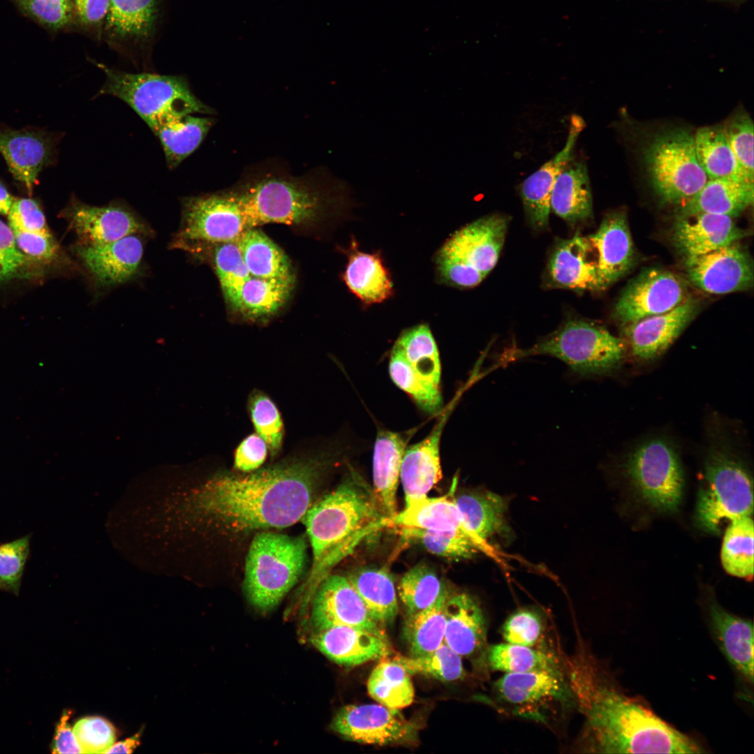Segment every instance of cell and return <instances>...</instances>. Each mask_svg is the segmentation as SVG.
Segmentation results:
<instances>
[{"mask_svg": "<svg viewBox=\"0 0 754 754\" xmlns=\"http://www.w3.org/2000/svg\"><path fill=\"white\" fill-rule=\"evenodd\" d=\"M575 704L566 674L505 673L491 687V705L514 716L547 723L558 709Z\"/></svg>", "mask_w": 754, "mask_h": 754, "instance_id": "7c38bea8", "label": "cell"}, {"mask_svg": "<svg viewBox=\"0 0 754 754\" xmlns=\"http://www.w3.org/2000/svg\"><path fill=\"white\" fill-rule=\"evenodd\" d=\"M15 197L8 191L6 185L0 180V214L8 215Z\"/></svg>", "mask_w": 754, "mask_h": 754, "instance_id": "003e7915", "label": "cell"}, {"mask_svg": "<svg viewBox=\"0 0 754 754\" xmlns=\"http://www.w3.org/2000/svg\"><path fill=\"white\" fill-rule=\"evenodd\" d=\"M753 521L744 516L730 522L721 547L720 559L725 571L733 576L752 578L753 575Z\"/></svg>", "mask_w": 754, "mask_h": 754, "instance_id": "bcb514c9", "label": "cell"}, {"mask_svg": "<svg viewBox=\"0 0 754 754\" xmlns=\"http://www.w3.org/2000/svg\"><path fill=\"white\" fill-rule=\"evenodd\" d=\"M687 288L678 275L661 269H644L621 293L614 316L623 326L666 313L687 298Z\"/></svg>", "mask_w": 754, "mask_h": 754, "instance_id": "2e32d148", "label": "cell"}, {"mask_svg": "<svg viewBox=\"0 0 754 754\" xmlns=\"http://www.w3.org/2000/svg\"><path fill=\"white\" fill-rule=\"evenodd\" d=\"M73 730L82 753H105L116 739L113 725L100 716L84 717Z\"/></svg>", "mask_w": 754, "mask_h": 754, "instance_id": "680465c9", "label": "cell"}, {"mask_svg": "<svg viewBox=\"0 0 754 754\" xmlns=\"http://www.w3.org/2000/svg\"><path fill=\"white\" fill-rule=\"evenodd\" d=\"M570 686L586 717L583 739L587 748L604 753H698L692 739L649 709L603 685L596 670L574 674Z\"/></svg>", "mask_w": 754, "mask_h": 754, "instance_id": "7a4b0ae2", "label": "cell"}, {"mask_svg": "<svg viewBox=\"0 0 754 754\" xmlns=\"http://www.w3.org/2000/svg\"><path fill=\"white\" fill-rule=\"evenodd\" d=\"M454 501L468 528L489 549L493 550L489 540L510 535L507 498L491 491H480L463 493L454 496Z\"/></svg>", "mask_w": 754, "mask_h": 754, "instance_id": "d6a6232c", "label": "cell"}, {"mask_svg": "<svg viewBox=\"0 0 754 754\" xmlns=\"http://www.w3.org/2000/svg\"><path fill=\"white\" fill-rule=\"evenodd\" d=\"M551 211L570 224L592 217L591 189L584 161L572 158L561 171L552 193Z\"/></svg>", "mask_w": 754, "mask_h": 754, "instance_id": "836d02e7", "label": "cell"}, {"mask_svg": "<svg viewBox=\"0 0 754 754\" xmlns=\"http://www.w3.org/2000/svg\"><path fill=\"white\" fill-rule=\"evenodd\" d=\"M398 593L407 615H411L430 607L447 591L433 570L424 565H417L403 575Z\"/></svg>", "mask_w": 754, "mask_h": 754, "instance_id": "681fc988", "label": "cell"}, {"mask_svg": "<svg viewBox=\"0 0 754 754\" xmlns=\"http://www.w3.org/2000/svg\"><path fill=\"white\" fill-rule=\"evenodd\" d=\"M508 223L503 214H489L449 237L435 256L440 283L458 288H471L481 283L498 262Z\"/></svg>", "mask_w": 754, "mask_h": 754, "instance_id": "8992f818", "label": "cell"}, {"mask_svg": "<svg viewBox=\"0 0 754 754\" xmlns=\"http://www.w3.org/2000/svg\"><path fill=\"white\" fill-rule=\"evenodd\" d=\"M547 276L552 288L600 290L596 254L588 237L577 235L559 242L549 259Z\"/></svg>", "mask_w": 754, "mask_h": 754, "instance_id": "83f0119b", "label": "cell"}, {"mask_svg": "<svg viewBox=\"0 0 754 754\" xmlns=\"http://www.w3.org/2000/svg\"><path fill=\"white\" fill-rule=\"evenodd\" d=\"M547 621L543 614L531 607L515 611L501 628L505 642L554 652L547 646Z\"/></svg>", "mask_w": 754, "mask_h": 754, "instance_id": "816d5d0a", "label": "cell"}, {"mask_svg": "<svg viewBox=\"0 0 754 754\" xmlns=\"http://www.w3.org/2000/svg\"><path fill=\"white\" fill-rule=\"evenodd\" d=\"M320 463L285 464L248 475H214L193 493L198 514L223 529L281 528L302 519L312 505Z\"/></svg>", "mask_w": 754, "mask_h": 754, "instance_id": "6da1fadb", "label": "cell"}, {"mask_svg": "<svg viewBox=\"0 0 754 754\" xmlns=\"http://www.w3.org/2000/svg\"><path fill=\"white\" fill-rule=\"evenodd\" d=\"M402 536L418 542L429 552L451 559H471L478 552L487 551L471 538L451 531H433L413 527L398 526Z\"/></svg>", "mask_w": 754, "mask_h": 754, "instance_id": "7dc6e473", "label": "cell"}, {"mask_svg": "<svg viewBox=\"0 0 754 754\" xmlns=\"http://www.w3.org/2000/svg\"><path fill=\"white\" fill-rule=\"evenodd\" d=\"M311 641L329 659L346 667L383 659L392 653L385 631L334 626L317 630Z\"/></svg>", "mask_w": 754, "mask_h": 754, "instance_id": "d4e9b609", "label": "cell"}, {"mask_svg": "<svg viewBox=\"0 0 754 754\" xmlns=\"http://www.w3.org/2000/svg\"><path fill=\"white\" fill-rule=\"evenodd\" d=\"M745 235L732 217L700 212L679 215L672 238L679 251L687 258L737 242Z\"/></svg>", "mask_w": 754, "mask_h": 754, "instance_id": "f1b7e54d", "label": "cell"}, {"mask_svg": "<svg viewBox=\"0 0 754 754\" xmlns=\"http://www.w3.org/2000/svg\"><path fill=\"white\" fill-rule=\"evenodd\" d=\"M369 695L388 708L400 709L412 704L415 691L410 674L398 662L384 660L372 670L367 681Z\"/></svg>", "mask_w": 754, "mask_h": 754, "instance_id": "ee69618b", "label": "cell"}, {"mask_svg": "<svg viewBox=\"0 0 754 754\" xmlns=\"http://www.w3.org/2000/svg\"><path fill=\"white\" fill-rule=\"evenodd\" d=\"M331 727L347 740L378 746L413 742L417 732L399 709L380 704L343 706L334 716Z\"/></svg>", "mask_w": 754, "mask_h": 754, "instance_id": "e0dca14e", "label": "cell"}, {"mask_svg": "<svg viewBox=\"0 0 754 754\" xmlns=\"http://www.w3.org/2000/svg\"><path fill=\"white\" fill-rule=\"evenodd\" d=\"M164 0H110L102 40L135 64L146 63L162 19Z\"/></svg>", "mask_w": 754, "mask_h": 754, "instance_id": "5bb4252c", "label": "cell"}, {"mask_svg": "<svg viewBox=\"0 0 754 754\" xmlns=\"http://www.w3.org/2000/svg\"><path fill=\"white\" fill-rule=\"evenodd\" d=\"M267 446L257 434L247 436L239 445L235 454V468L248 473L258 468L265 461Z\"/></svg>", "mask_w": 754, "mask_h": 754, "instance_id": "be15d7a7", "label": "cell"}, {"mask_svg": "<svg viewBox=\"0 0 754 754\" xmlns=\"http://www.w3.org/2000/svg\"><path fill=\"white\" fill-rule=\"evenodd\" d=\"M214 264L226 301L238 311L243 286L251 276L237 242L220 243L214 250Z\"/></svg>", "mask_w": 754, "mask_h": 754, "instance_id": "f907efd6", "label": "cell"}, {"mask_svg": "<svg viewBox=\"0 0 754 754\" xmlns=\"http://www.w3.org/2000/svg\"><path fill=\"white\" fill-rule=\"evenodd\" d=\"M302 519L313 553L303 591L306 602L330 569L349 552L357 536L376 525H387L374 494L355 477L311 505Z\"/></svg>", "mask_w": 754, "mask_h": 754, "instance_id": "3957f363", "label": "cell"}, {"mask_svg": "<svg viewBox=\"0 0 754 754\" xmlns=\"http://www.w3.org/2000/svg\"><path fill=\"white\" fill-rule=\"evenodd\" d=\"M76 24L89 37L101 40L110 0H73Z\"/></svg>", "mask_w": 754, "mask_h": 754, "instance_id": "94428289", "label": "cell"}, {"mask_svg": "<svg viewBox=\"0 0 754 754\" xmlns=\"http://www.w3.org/2000/svg\"><path fill=\"white\" fill-rule=\"evenodd\" d=\"M685 260L688 279L707 293L726 294L753 284L752 263L737 242Z\"/></svg>", "mask_w": 754, "mask_h": 754, "instance_id": "44dd1931", "label": "cell"}, {"mask_svg": "<svg viewBox=\"0 0 754 754\" xmlns=\"http://www.w3.org/2000/svg\"><path fill=\"white\" fill-rule=\"evenodd\" d=\"M622 340L606 329L580 319H570L526 349L510 353L509 360L545 355L558 358L580 376L611 371L621 362Z\"/></svg>", "mask_w": 754, "mask_h": 754, "instance_id": "ba28073f", "label": "cell"}, {"mask_svg": "<svg viewBox=\"0 0 754 754\" xmlns=\"http://www.w3.org/2000/svg\"><path fill=\"white\" fill-rule=\"evenodd\" d=\"M449 415L448 409L424 439L405 450L400 479L406 505L426 497L428 492L442 479L440 445L443 429Z\"/></svg>", "mask_w": 754, "mask_h": 754, "instance_id": "f546056e", "label": "cell"}, {"mask_svg": "<svg viewBox=\"0 0 754 754\" xmlns=\"http://www.w3.org/2000/svg\"><path fill=\"white\" fill-rule=\"evenodd\" d=\"M213 124L209 117L170 115L150 129L161 143L168 168L174 169L200 146Z\"/></svg>", "mask_w": 754, "mask_h": 754, "instance_id": "8d00e7d4", "label": "cell"}, {"mask_svg": "<svg viewBox=\"0 0 754 754\" xmlns=\"http://www.w3.org/2000/svg\"><path fill=\"white\" fill-rule=\"evenodd\" d=\"M444 643L461 658L473 663L484 678L487 663V622L477 600L466 592L448 595Z\"/></svg>", "mask_w": 754, "mask_h": 754, "instance_id": "ffe728a7", "label": "cell"}, {"mask_svg": "<svg viewBox=\"0 0 754 754\" xmlns=\"http://www.w3.org/2000/svg\"><path fill=\"white\" fill-rule=\"evenodd\" d=\"M723 127L739 166L746 177L753 180V123L751 117L744 110L738 111Z\"/></svg>", "mask_w": 754, "mask_h": 754, "instance_id": "9f6ffc18", "label": "cell"}, {"mask_svg": "<svg viewBox=\"0 0 754 754\" xmlns=\"http://www.w3.org/2000/svg\"><path fill=\"white\" fill-rule=\"evenodd\" d=\"M462 658L444 642L436 650L419 656L398 655L393 659L411 674H421L441 681L454 682L466 677Z\"/></svg>", "mask_w": 754, "mask_h": 754, "instance_id": "c3c4849f", "label": "cell"}, {"mask_svg": "<svg viewBox=\"0 0 754 754\" xmlns=\"http://www.w3.org/2000/svg\"><path fill=\"white\" fill-rule=\"evenodd\" d=\"M348 289L364 304H378L393 294V284L380 256L353 251L343 274Z\"/></svg>", "mask_w": 754, "mask_h": 754, "instance_id": "74e56055", "label": "cell"}, {"mask_svg": "<svg viewBox=\"0 0 754 754\" xmlns=\"http://www.w3.org/2000/svg\"><path fill=\"white\" fill-rule=\"evenodd\" d=\"M248 230L241 211L227 191L184 198L182 221L173 246L195 242H235Z\"/></svg>", "mask_w": 754, "mask_h": 754, "instance_id": "9a60e30c", "label": "cell"}, {"mask_svg": "<svg viewBox=\"0 0 754 754\" xmlns=\"http://www.w3.org/2000/svg\"><path fill=\"white\" fill-rule=\"evenodd\" d=\"M305 542L271 531L255 535L246 558L244 589L256 609H272L296 584L305 566Z\"/></svg>", "mask_w": 754, "mask_h": 754, "instance_id": "5b68a950", "label": "cell"}, {"mask_svg": "<svg viewBox=\"0 0 754 754\" xmlns=\"http://www.w3.org/2000/svg\"><path fill=\"white\" fill-rule=\"evenodd\" d=\"M12 230L20 250L32 260L47 263L57 256L59 247L52 234L44 235L17 229Z\"/></svg>", "mask_w": 754, "mask_h": 754, "instance_id": "6125c7cd", "label": "cell"}, {"mask_svg": "<svg viewBox=\"0 0 754 754\" xmlns=\"http://www.w3.org/2000/svg\"><path fill=\"white\" fill-rule=\"evenodd\" d=\"M312 598L311 618L316 630L346 626L384 631L371 617L347 577L339 575L326 576Z\"/></svg>", "mask_w": 754, "mask_h": 754, "instance_id": "7402d4cb", "label": "cell"}, {"mask_svg": "<svg viewBox=\"0 0 754 754\" xmlns=\"http://www.w3.org/2000/svg\"><path fill=\"white\" fill-rule=\"evenodd\" d=\"M371 617L380 626L394 621L398 613L394 579L384 568L358 570L348 577Z\"/></svg>", "mask_w": 754, "mask_h": 754, "instance_id": "60d3db41", "label": "cell"}, {"mask_svg": "<svg viewBox=\"0 0 754 754\" xmlns=\"http://www.w3.org/2000/svg\"><path fill=\"white\" fill-rule=\"evenodd\" d=\"M411 434L379 429L373 454L374 496L387 519L397 512V491L406 444Z\"/></svg>", "mask_w": 754, "mask_h": 754, "instance_id": "4dcf8cb0", "label": "cell"}, {"mask_svg": "<svg viewBox=\"0 0 754 754\" xmlns=\"http://www.w3.org/2000/svg\"><path fill=\"white\" fill-rule=\"evenodd\" d=\"M294 281L251 276L243 286L238 311L255 320L274 314L290 298Z\"/></svg>", "mask_w": 754, "mask_h": 754, "instance_id": "f6af8a7d", "label": "cell"}, {"mask_svg": "<svg viewBox=\"0 0 754 754\" xmlns=\"http://www.w3.org/2000/svg\"><path fill=\"white\" fill-rule=\"evenodd\" d=\"M301 178L267 177L226 191L238 205L247 229L271 223L302 225L317 221L340 195Z\"/></svg>", "mask_w": 754, "mask_h": 754, "instance_id": "277c9868", "label": "cell"}, {"mask_svg": "<svg viewBox=\"0 0 754 754\" xmlns=\"http://www.w3.org/2000/svg\"><path fill=\"white\" fill-rule=\"evenodd\" d=\"M587 237L596 251L599 289L603 290L623 277L635 262L626 214L609 213L596 232Z\"/></svg>", "mask_w": 754, "mask_h": 754, "instance_id": "4316f807", "label": "cell"}, {"mask_svg": "<svg viewBox=\"0 0 754 754\" xmlns=\"http://www.w3.org/2000/svg\"><path fill=\"white\" fill-rule=\"evenodd\" d=\"M693 136L697 158L708 179L730 178L753 182L739 166L723 125L701 127Z\"/></svg>", "mask_w": 754, "mask_h": 754, "instance_id": "f35d334b", "label": "cell"}, {"mask_svg": "<svg viewBox=\"0 0 754 754\" xmlns=\"http://www.w3.org/2000/svg\"><path fill=\"white\" fill-rule=\"evenodd\" d=\"M489 670L504 673L547 672L566 674L556 653L508 642L489 644L487 651Z\"/></svg>", "mask_w": 754, "mask_h": 754, "instance_id": "b9f144b4", "label": "cell"}, {"mask_svg": "<svg viewBox=\"0 0 754 754\" xmlns=\"http://www.w3.org/2000/svg\"><path fill=\"white\" fill-rule=\"evenodd\" d=\"M7 216L11 229L51 235L43 212L34 198H15Z\"/></svg>", "mask_w": 754, "mask_h": 754, "instance_id": "91938a15", "label": "cell"}, {"mask_svg": "<svg viewBox=\"0 0 754 754\" xmlns=\"http://www.w3.org/2000/svg\"><path fill=\"white\" fill-rule=\"evenodd\" d=\"M585 126L582 118L573 115L570 120L566 142L563 148L522 184L520 195L526 214L535 229L545 228L551 212V197L555 182L572 159L574 149Z\"/></svg>", "mask_w": 754, "mask_h": 754, "instance_id": "cb8c5ba5", "label": "cell"}, {"mask_svg": "<svg viewBox=\"0 0 754 754\" xmlns=\"http://www.w3.org/2000/svg\"><path fill=\"white\" fill-rule=\"evenodd\" d=\"M71 715V711H64L57 725L52 745L53 753H82L68 722Z\"/></svg>", "mask_w": 754, "mask_h": 754, "instance_id": "e7e4bbea", "label": "cell"}, {"mask_svg": "<svg viewBox=\"0 0 754 754\" xmlns=\"http://www.w3.org/2000/svg\"><path fill=\"white\" fill-rule=\"evenodd\" d=\"M249 408L256 434L265 442L272 454H276L283 436V422L276 405L263 393L256 392L250 397Z\"/></svg>", "mask_w": 754, "mask_h": 754, "instance_id": "f5cc1de1", "label": "cell"}, {"mask_svg": "<svg viewBox=\"0 0 754 754\" xmlns=\"http://www.w3.org/2000/svg\"><path fill=\"white\" fill-rule=\"evenodd\" d=\"M12 1L24 14L52 31L76 24L73 0Z\"/></svg>", "mask_w": 754, "mask_h": 754, "instance_id": "db71d44e", "label": "cell"}, {"mask_svg": "<svg viewBox=\"0 0 754 754\" xmlns=\"http://www.w3.org/2000/svg\"><path fill=\"white\" fill-rule=\"evenodd\" d=\"M704 480L695 513L702 529L716 534L725 521L751 516L752 480L736 459L721 450H712L706 461Z\"/></svg>", "mask_w": 754, "mask_h": 754, "instance_id": "8fae6325", "label": "cell"}, {"mask_svg": "<svg viewBox=\"0 0 754 754\" xmlns=\"http://www.w3.org/2000/svg\"><path fill=\"white\" fill-rule=\"evenodd\" d=\"M753 202V182L730 178L710 179L688 201L679 215L700 212L735 217Z\"/></svg>", "mask_w": 754, "mask_h": 754, "instance_id": "e575fe53", "label": "cell"}, {"mask_svg": "<svg viewBox=\"0 0 754 754\" xmlns=\"http://www.w3.org/2000/svg\"><path fill=\"white\" fill-rule=\"evenodd\" d=\"M142 236L131 235L103 244H78L75 252L94 282L110 287L133 279L140 270Z\"/></svg>", "mask_w": 754, "mask_h": 754, "instance_id": "603a6c76", "label": "cell"}, {"mask_svg": "<svg viewBox=\"0 0 754 754\" xmlns=\"http://www.w3.org/2000/svg\"><path fill=\"white\" fill-rule=\"evenodd\" d=\"M61 135L44 128L27 126L15 129L0 124V154L14 180L30 195L38 176L57 161Z\"/></svg>", "mask_w": 754, "mask_h": 754, "instance_id": "d6986e66", "label": "cell"}, {"mask_svg": "<svg viewBox=\"0 0 754 754\" xmlns=\"http://www.w3.org/2000/svg\"><path fill=\"white\" fill-rule=\"evenodd\" d=\"M94 64L106 78L98 95L113 96L125 102L149 128L166 116L213 112L193 94L184 76L131 73L102 63Z\"/></svg>", "mask_w": 754, "mask_h": 754, "instance_id": "52a82bcc", "label": "cell"}, {"mask_svg": "<svg viewBox=\"0 0 754 754\" xmlns=\"http://www.w3.org/2000/svg\"><path fill=\"white\" fill-rule=\"evenodd\" d=\"M235 242L251 276L295 280L286 254L261 230L248 229Z\"/></svg>", "mask_w": 754, "mask_h": 754, "instance_id": "ab89813d", "label": "cell"}, {"mask_svg": "<svg viewBox=\"0 0 754 754\" xmlns=\"http://www.w3.org/2000/svg\"><path fill=\"white\" fill-rule=\"evenodd\" d=\"M61 214L81 244H103L131 235H151V228L144 220L119 201L96 206L73 196Z\"/></svg>", "mask_w": 754, "mask_h": 754, "instance_id": "ac0fdd59", "label": "cell"}, {"mask_svg": "<svg viewBox=\"0 0 754 754\" xmlns=\"http://www.w3.org/2000/svg\"><path fill=\"white\" fill-rule=\"evenodd\" d=\"M448 595L447 592L430 607L408 615L403 632L410 656L427 654L443 643Z\"/></svg>", "mask_w": 754, "mask_h": 754, "instance_id": "7bdbcfd3", "label": "cell"}, {"mask_svg": "<svg viewBox=\"0 0 754 754\" xmlns=\"http://www.w3.org/2000/svg\"><path fill=\"white\" fill-rule=\"evenodd\" d=\"M140 744V733L126 739L114 743L105 753H131Z\"/></svg>", "mask_w": 754, "mask_h": 754, "instance_id": "03108f58", "label": "cell"}, {"mask_svg": "<svg viewBox=\"0 0 754 754\" xmlns=\"http://www.w3.org/2000/svg\"><path fill=\"white\" fill-rule=\"evenodd\" d=\"M34 262L20 250L11 228L0 219V282L34 276Z\"/></svg>", "mask_w": 754, "mask_h": 754, "instance_id": "6f0895ef", "label": "cell"}, {"mask_svg": "<svg viewBox=\"0 0 754 754\" xmlns=\"http://www.w3.org/2000/svg\"><path fill=\"white\" fill-rule=\"evenodd\" d=\"M713 630L726 658L749 682L753 681V625L716 604L710 607Z\"/></svg>", "mask_w": 754, "mask_h": 754, "instance_id": "d590c367", "label": "cell"}, {"mask_svg": "<svg viewBox=\"0 0 754 754\" xmlns=\"http://www.w3.org/2000/svg\"><path fill=\"white\" fill-rule=\"evenodd\" d=\"M644 163L654 192L669 204L683 205L708 180L697 158L693 134L683 128L657 135L645 151Z\"/></svg>", "mask_w": 754, "mask_h": 754, "instance_id": "30bf717a", "label": "cell"}, {"mask_svg": "<svg viewBox=\"0 0 754 754\" xmlns=\"http://www.w3.org/2000/svg\"><path fill=\"white\" fill-rule=\"evenodd\" d=\"M628 473L643 499L661 511L675 510L681 500L684 479L674 448L654 438L636 448L628 457Z\"/></svg>", "mask_w": 754, "mask_h": 754, "instance_id": "4fadbf2b", "label": "cell"}, {"mask_svg": "<svg viewBox=\"0 0 754 754\" xmlns=\"http://www.w3.org/2000/svg\"><path fill=\"white\" fill-rule=\"evenodd\" d=\"M392 382L415 404L429 414L443 408L439 351L428 325L405 330L394 342L390 355Z\"/></svg>", "mask_w": 754, "mask_h": 754, "instance_id": "9c48e42d", "label": "cell"}, {"mask_svg": "<svg viewBox=\"0 0 754 754\" xmlns=\"http://www.w3.org/2000/svg\"><path fill=\"white\" fill-rule=\"evenodd\" d=\"M698 302L687 297L673 309L623 326L633 354L652 360L663 354L697 313Z\"/></svg>", "mask_w": 754, "mask_h": 754, "instance_id": "484cf974", "label": "cell"}, {"mask_svg": "<svg viewBox=\"0 0 754 754\" xmlns=\"http://www.w3.org/2000/svg\"><path fill=\"white\" fill-rule=\"evenodd\" d=\"M30 535L0 543V591L18 595L30 554Z\"/></svg>", "mask_w": 754, "mask_h": 754, "instance_id": "11a10c76", "label": "cell"}, {"mask_svg": "<svg viewBox=\"0 0 754 754\" xmlns=\"http://www.w3.org/2000/svg\"><path fill=\"white\" fill-rule=\"evenodd\" d=\"M454 486L455 482L446 495L426 496L406 505L401 512L387 519L388 525L461 533L473 539L491 554L492 551L478 540L464 523L455 503Z\"/></svg>", "mask_w": 754, "mask_h": 754, "instance_id": "1f68e13d", "label": "cell"}]
</instances>
